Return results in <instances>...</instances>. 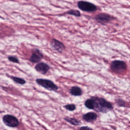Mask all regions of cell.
Masks as SVG:
<instances>
[{
	"label": "cell",
	"mask_w": 130,
	"mask_h": 130,
	"mask_svg": "<svg viewBox=\"0 0 130 130\" xmlns=\"http://www.w3.org/2000/svg\"><path fill=\"white\" fill-rule=\"evenodd\" d=\"M67 14L68 15H72L77 17H79L81 15L80 12L77 10L71 9L68 10L66 12Z\"/></svg>",
	"instance_id": "obj_14"
},
{
	"label": "cell",
	"mask_w": 130,
	"mask_h": 130,
	"mask_svg": "<svg viewBox=\"0 0 130 130\" xmlns=\"http://www.w3.org/2000/svg\"><path fill=\"white\" fill-rule=\"evenodd\" d=\"M84 104L87 108L101 113H106L113 109L111 102L104 98L98 96H92L86 100Z\"/></svg>",
	"instance_id": "obj_1"
},
{
	"label": "cell",
	"mask_w": 130,
	"mask_h": 130,
	"mask_svg": "<svg viewBox=\"0 0 130 130\" xmlns=\"http://www.w3.org/2000/svg\"><path fill=\"white\" fill-rule=\"evenodd\" d=\"M79 130H94L91 127H90L89 126H84L80 127Z\"/></svg>",
	"instance_id": "obj_18"
},
{
	"label": "cell",
	"mask_w": 130,
	"mask_h": 130,
	"mask_svg": "<svg viewBox=\"0 0 130 130\" xmlns=\"http://www.w3.org/2000/svg\"><path fill=\"white\" fill-rule=\"evenodd\" d=\"M112 18L109 15L105 13H101L96 15L95 19L98 22L101 23H106L112 20Z\"/></svg>",
	"instance_id": "obj_8"
},
{
	"label": "cell",
	"mask_w": 130,
	"mask_h": 130,
	"mask_svg": "<svg viewBox=\"0 0 130 130\" xmlns=\"http://www.w3.org/2000/svg\"><path fill=\"white\" fill-rule=\"evenodd\" d=\"M63 107L68 111H73L76 109V105L74 104H68L64 106Z\"/></svg>",
	"instance_id": "obj_15"
},
{
	"label": "cell",
	"mask_w": 130,
	"mask_h": 130,
	"mask_svg": "<svg viewBox=\"0 0 130 130\" xmlns=\"http://www.w3.org/2000/svg\"><path fill=\"white\" fill-rule=\"evenodd\" d=\"M36 82L39 85L49 91L56 92L58 89V87L50 80L39 78L36 80Z\"/></svg>",
	"instance_id": "obj_2"
},
{
	"label": "cell",
	"mask_w": 130,
	"mask_h": 130,
	"mask_svg": "<svg viewBox=\"0 0 130 130\" xmlns=\"http://www.w3.org/2000/svg\"><path fill=\"white\" fill-rule=\"evenodd\" d=\"M35 69L37 72L44 75L49 70L50 67L47 64L44 62H40L36 65Z\"/></svg>",
	"instance_id": "obj_9"
},
{
	"label": "cell",
	"mask_w": 130,
	"mask_h": 130,
	"mask_svg": "<svg viewBox=\"0 0 130 130\" xmlns=\"http://www.w3.org/2000/svg\"><path fill=\"white\" fill-rule=\"evenodd\" d=\"M111 68L114 73L121 74L126 71L127 65L123 61L115 60L111 63Z\"/></svg>",
	"instance_id": "obj_3"
},
{
	"label": "cell",
	"mask_w": 130,
	"mask_h": 130,
	"mask_svg": "<svg viewBox=\"0 0 130 130\" xmlns=\"http://www.w3.org/2000/svg\"><path fill=\"white\" fill-rule=\"evenodd\" d=\"M97 118V114L93 112H87L83 116V119L88 123H93L96 121Z\"/></svg>",
	"instance_id": "obj_10"
},
{
	"label": "cell",
	"mask_w": 130,
	"mask_h": 130,
	"mask_svg": "<svg viewBox=\"0 0 130 130\" xmlns=\"http://www.w3.org/2000/svg\"><path fill=\"white\" fill-rule=\"evenodd\" d=\"M3 121L4 124L10 127H16L20 124L19 119L16 117L9 114L5 115L3 117Z\"/></svg>",
	"instance_id": "obj_4"
},
{
	"label": "cell",
	"mask_w": 130,
	"mask_h": 130,
	"mask_svg": "<svg viewBox=\"0 0 130 130\" xmlns=\"http://www.w3.org/2000/svg\"><path fill=\"white\" fill-rule=\"evenodd\" d=\"M51 47L52 49L59 53L63 52L65 49V46L62 42L55 39H53L51 42Z\"/></svg>",
	"instance_id": "obj_7"
},
{
	"label": "cell",
	"mask_w": 130,
	"mask_h": 130,
	"mask_svg": "<svg viewBox=\"0 0 130 130\" xmlns=\"http://www.w3.org/2000/svg\"><path fill=\"white\" fill-rule=\"evenodd\" d=\"M8 59L9 61L13 63H20L19 60V59L14 56H9L8 57Z\"/></svg>",
	"instance_id": "obj_17"
},
{
	"label": "cell",
	"mask_w": 130,
	"mask_h": 130,
	"mask_svg": "<svg viewBox=\"0 0 130 130\" xmlns=\"http://www.w3.org/2000/svg\"><path fill=\"white\" fill-rule=\"evenodd\" d=\"M9 77L15 83L20 85H24L26 83V81L22 78L17 77L14 76H9Z\"/></svg>",
	"instance_id": "obj_13"
},
{
	"label": "cell",
	"mask_w": 130,
	"mask_h": 130,
	"mask_svg": "<svg viewBox=\"0 0 130 130\" xmlns=\"http://www.w3.org/2000/svg\"><path fill=\"white\" fill-rule=\"evenodd\" d=\"M64 119L71 125L75 126H78L81 123L79 121L74 118L66 116L64 118Z\"/></svg>",
	"instance_id": "obj_12"
},
{
	"label": "cell",
	"mask_w": 130,
	"mask_h": 130,
	"mask_svg": "<svg viewBox=\"0 0 130 130\" xmlns=\"http://www.w3.org/2000/svg\"><path fill=\"white\" fill-rule=\"evenodd\" d=\"M43 58L44 55L41 51L38 48H36L32 52L29 60L30 62L33 63H36L40 62L43 59Z\"/></svg>",
	"instance_id": "obj_6"
},
{
	"label": "cell",
	"mask_w": 130,
	"mask_h": 130,
	"mask_svg": "<svg viewBox=\"0 0 130 130\" xmlns=\"http://www.w3.org/2000/svg\"><path fill=\"white\" fill-rule=\"evenodd\" d=\"M70 93L74 96H80L83 94L82 89L78 86H73L70 90Z\"/></svg>",
	"instance_id": "obj_11"
},
{
	"label": "cell",
	"mask_w": 130,
	"mask_h": 130,
	"mask_svg": "<svg viewBox=\"0 0 130 130\" xmlns=\"http://www.w3.org/2000/svg\"><path fill=\"white\" fill-rule=\"evenodd\" d=\"M78 8L84 12H93L97 10V8L94 4L86 1H80L77 3Z\"/></svg>",
	"instance_id": "obj_5"
},
{
	"label": "cell",
	"mask_w": 130,
	"mask_h": 130,
	"mask_svg": "<svg viewBox=\"0 0 130 130\" xmlns=\"http://www.w3.org/2000/svg\"><path fill=\"white\" fill-rule=\"evenodd\" d=\"M116 103L117 104L118 106L120 107H126V102L125 101L122 99H118L116 100Z\"/></svg>",
	"instance_id": "obj_16"
}]
</instances>
